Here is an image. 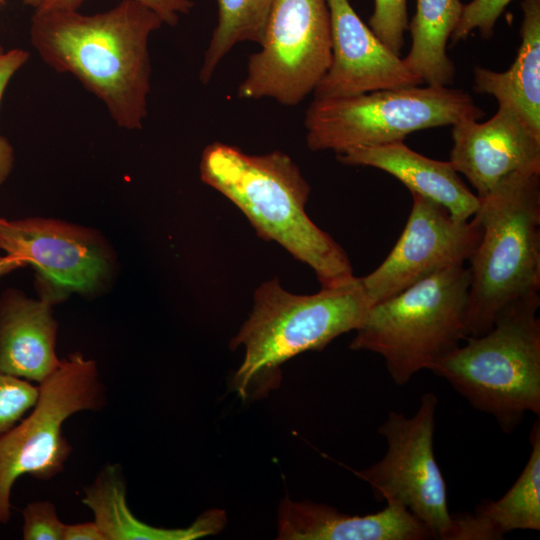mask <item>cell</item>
Masks as SVG:
<instances>
[{
    "label": "cell",
    "instance_id": "cell-1",
    "mask_svg": "<svg viewBox=\"0 0 540 540\" xmlns=\"http://www.w3.org/2000/svg\"><path fill=\"white\" fill-rule=\"evenodd\" d=\"M162 24L136 0L94 15L35 10L30 41L44 63L94 94L117 126L139 130L151 88L149 39Z\"/></svg>",
    "mask_w": 540,
    "mask_h": 540
},
{
    "label": "cell",
    "instance_id": "cell-2",
    "mask_svg": "<svg viewBox=\"0 0 540 540\" xmlns=\"http://www.w3.org/2000/svg\"><path fill=\"white\" fill-rule=\"evenodd\" d=\"M199 171L202 182L235 204L261 238L279 243L311 267L321 288L355 278L344 249L308 217L311 188L287 154L251 155L213 142L203 150Z\"/></svg>",
    "mask_w": 540,
    "mask_h": 540
},
{
    "label": "cell",
    "instance_id": "cell-3",
    "mask_svg": "<svg viewBox=\"0 0 540 540\" xmlns=\"http://www.w3.org/2000/svg\"><path fill=\"white\" fill-rule=\"evenodd\" d=\"M482 235L469 258L468 336L540 305V171L504 178L475 213Z\"/></svg>",
    "mask_w": 540,
    "mask_h": 540
},
{
    "label": "cell",
    "instance_id": "cell-4",
    "mask_svg": "<svg viewBox=\"0 0 540 540\" xmlns=\"http://www.w3.org/2000/svg\"><path fill=\"white\" fill-rule=\"evenodd\" d=\"M371 306L358 277L309 295L284 290L278 278L264 282L254 293L248 319L230 342L232 349L244 347L233 389L242 399L268 393L279 385L284 362L356 330Z\"/></svg>",
    "mask_w": 540,
    "mask_h": 540
},
{
    "label": "cell",
    "instance_id": "cell-5",
    "mask_svg": "<svg viewBox=\"0 0 540 540\" xmlns=\"http://www.w3.org/2000/svg\"><path fill=\"white\" fill-rule=\"evenodd\" d=\"M469 281L468 268L453 266L372 305L350 348L380 355L393 382L405 385L468 337Z\"/></svg>",
    "mask_w": 540,
    "mask_h": 540
},
{
    "label": "cell",
    "instance_id": "cell-6",
    "mask_svg": "<svg viewBox=\"0 0 540 540\" xmlns=\"http://www.w3.org/2000/svg\"><path fill=\"white\" fill-rule=\"evenodd\" d=\"M475 409L512 431L526 412L540 415V319L537 311L499 318L480 336H468L432 366Z\"/></svg>",
    "mask_w": 540,
    "mask_h": 540
},
{
    "label": "cell",
    "instance_id": "cell-7",
    "mask_svg": "<svg viewBox=\"0 0 540 540\" xmlns=\"http://www.w3.org/2000/svg\"><path fill=\"white\" fill-rule=\"evenodd\" d=\"M484 111L465 91L409 86L350 97L314 99L305 113L312 151L347 150L403 140L418 130L479 120Z\"/></svg>",
    "mask_w": 540,
    "mask_h": 540
},
{
    "label": "cell",
    "instance_id": "cell-8",
    "mask_svg": "<svg viewBox=\"0 0 540 540\" xmlns=\"http://www.w3.org/2000/svg\"><path fill=\"white\" fill-rule=\"evenodd\" d=\"M105 390L97 364L74 352L39 383L32 410L0 437V524L11 516V491L16 480L28 474L50 480L64 469L72 447L62 426L73 414L100 409Z\"/></svg>",
    "mask_w": 540,
    "mask_h": 540
},
{
    "label": "cell",
    "instance_id": "cell-9",
    "mask_svg": "<svg viewBox=\"0 0 540 540\" xmlns=\"http://www.w3.org/2000/svg\"><path fill=\"white\" fill-rule=\"evenodd\" d=\"M259 45L248 58L237 96L298 105L313 93L331 63L327 0H276Z\"/></svg>",
    "mask_w": 540,
    "mask_h": 540
},
{
    "label": "cell",
    "instance_id": "cell-10",
    "mask_svg": "<svg viewBox=\"0 0 540 540\" xmlns=\"http://www.w3.org/2000/svg\"><path fill=\"white\" fill-rule=\"evenodd\" d=\"M0 251L33 266L39 298L53 306L72 294L99 295L116 272V256L98 230L54 218H3Z\"/></svg>",
    "mask_w": 540,
    "mask_h": 540
},
{
    "label": "cell",
    "instance_id": "cell-11",
    "mask_svg": "<svg viewBox=\"0 0 540 540\" xmlns=\"http://www.w3.org/2000/svg\"><path fill=\"white\" fill-rule=\"evenodd\" d=\"M437 402L436 395L427 392L411 417L390 411L378 429L387 441L386 454L355 473L370 485L378 500L404 506L432 538L447 540L452 515L433 445Z\"/></svg>",
    "mask_w": 540,
    "mask_h": 540
},
{
    "label": "cell",
    "instance_id": "cell-12",
    "mask_svg": "<svg viewBox=\"0 0 540 540\" xmlns=\"http://www.w3.org/2000/svg\"><path fill=\"white\" fill-rule=\"evenodd\" d=\"M411 194L412 208L399 239L384 261L361 278L372 305L435 273L464 265L480 241L476 216L456 219L437 202Z\"/></svg>",
    "mask_w": 540,
    "mask_h": 540
},
{
    "label": "cell",
    "instance_id": "cell-13",
    "mask_svg": "<svg viewBox=\"0 0 540 540\" xmlns=\"http://www.w3.org/2000/svg\"><path fill=\"white\" fill-rule=\"evenodd\" d=\"M331 20V63L313 91L314 99L350 97L423 82L357 15L348 0H327Z\"/></svg>",
    "mask_w": 540,
    "mask_h": 540
},
{
    "label": "cell",
    "instance_id": "cell-14",
    "mask_svg": "<svg viewBox=\"0 0 540 540\" xmlns=\"http://www.w3.org/2000/svg\"><path fill=\"white\" fill-rule=\"evenodd\" d=\"M450 163L481 199L504 178L540 171V135L510 107L499 105L486 122L468 119L453 125Z\"/></svg>",
    "mask_w": 540,
    "mask_h": 540
},
{
    "label": "cell",
    "instance_id": "cell-15",
    "mask_svg": "<svg viewBox=\"0 0 540 540\" xmlns=\"http://www.w3.org/2000/svg\"><path fill=\"white\" fill-rule=\"evenodd\" d=\"M367 515H348L321 503L284 497L278 510L280 540H425L431 534L404 506Z\"/></svg>",
    "mask_w": 540,
    "mask_h": 540
},
{
    "label": "cell",
    "instance_id": "cell-16",
    "mask_svg": "<svg viewBox=\"0 0 540 540\" xmlns=\"http://www.w3.org/2000/svg\"><path fill=\"white\" fill-rule=\"evenodd\" d=\"M53 305L16 288L0 295V372L38 384L59 366Z\"/></svg>",
    "mask_w": 540,
    "mask_h": 540
},
{
    "label": "cell",
    "instance_id": "cell-17",
    "mask_svg": "<svg viewBox=\"0 0 540 540\" xmlns=\"http://www.w3.org/2000/svg\"><path fill=\"white\" fill-rule=\"evenodd\" d=\"M345 165L380 169L396 177L411 193L444 206L459 220H469L480 206V198L462 181L450 161L423 156L403 140L376 146L357 147L337 154Z\"/></svg>",
    "mask_w": 540,
    "mask_h": 540
},
{
    "label": "cell",
    "instance_id": "cell-18",
    "mask_svg": "<svg viewBox=\"0 0 540 540\" xmlns=\"http://www.w3.org/2000/svg\"><path fill=\"white\" fill-rule=\"evenodd\" d=\"M83 492L82 502L93 512L106 540H192L216 534L226 523L224 511L218 509L203 513L187 528H157L142 522L128 508L125 480L117 464L106 465Z\"/></svg>",
    "mask_w": 540,
    "mask_h": 540
},
{
    "label": "cell",
    "instance_id": "cell-19",
    "mask_svg": "<svg viewBox=\"0 0 540 540\" xmlns=\"http://www.w3.org/2000/svg\"><path fill=\"white\" fill-rule=\"evenodd\" d=\"M529 439V459L512 487L498 500L480 504L473 515H452L448 540H498L514 530H540L539 420Z\"/></svg>",
    "mask_w": 540,
    "mask_h": 540
},
{
    "label": "cell",
    "instance_id": "cell-20",
    "mask_svg": "<svg viewBox=\"0 0 540 540\" xmlns=\"http://www.w3.org/2000/svg\"><path fill=\"white\" fill-rule=\"evenodd\" d=\"M521 43L517 56L504 72L476 67L474 89L513 109L540 135V0H523Z\"/></svg>",
    "mask_w": 540,
    "mask_h": 540
},
{
    "label": "cell",
    "instance_id": "cell-21",
    "mask_svg": "<svg viewBox=\"0 0 540 540\" xmlns=\"http://www.w3.org/2000/svg\"><path fill=\"white\" fill-rule=\"evenodd\" d=\"M462 7L460 0H417L408 25L411 49L402 59L407 69L427 85L448 86L453 82L455 66L447 55V44Z\"/></svg>",
    "mask_w": 540,
    "mask_h": 540
},
{
    "label": "cell",
    "instance_id": "cell-22",
    "mask_svg": "<svg viewBox=\"0 0 540 540\" xmlns=\"http://www.w3.org/2000/svg\"><path fill=\"white\" fill-rule=\"evenodd\" d=\"M218 21L204 52L199 79L207 84L220 62L241 42L260 44L276 0H216Z\"/></svg>",
    "mask_w": 540,
    "mask_h": 540
},
{
    "label": "cell",
    "instance_id": "cell-23",
    "mask_svg": "<svg viewBox=\"0 0 540 540\" xmlns=\"http://www.w3.org/2000/svg\"><path fill=\"white\" fill-rule=\"evenodd\" d=\"M38 397L39 384L0 372V437L32 410Z\"/></svg>",
    "mask_w": 540,
    "mask_h": 540
},
{
    "label": "cell",
    "instance_id": "cell-24",
    "mask_svg": "<svg viewBox=\"0 0 540 540\" xmlns=\"http://www.w3.org/2000/svg\"><path fill=\"white\" fill-rule=\"evenodd\" d=\"M369 25L390 50L400 55L408 29L407 0H374Z\"/></svg>",
    "mask_w": 540,
    "mask_h": 540
},
{
    "label": "cell",
    "instance_id": "cell-25",
    "mask_svg": "<svg viewBox=\"0 0 540 540\" xmlns=\"http://www.w3.org/2000/svg\"><path fill=\"white\" fill-rule=\"evenodd\" d=\"M512 0H472L463 4L461 16L451 34L454 44L478 29L485 38L492 36L494 26L504 9Z\"/></svg>",
    "mask_w": 540,
    "mask_h": 540
},
{
    "label": "cell",
    "instance_id": "cell-26",
    "mask_svg": "<svg viewBox=\"0 0 540 540\" xmlns=\"http://www.w3.org/2000/svg\"><path fill=\"white\" fill-rule=\"evenodd\" d=\"M22 514L24 540H63L66 524L58 518L52 502H31L25 506Z\"/></svg>",
    "mask_w": 540,
    "mask_h": 540
},
{
    "label": "cell",
    "instance_id": "cell-27",
    "mask_svg": "<svg viewBox=\"0 0 540 540\" xmlns=\"http://www.w3.org/2000/svg\"><path fill=\"white\" fill-rule=\"evenodd\" d=\"M30 54L20 48L5 50L0 45V102L14 74L27 63ZM14 150L10 142L0 135V187L10 176L14 167Z\"/></svg>",
    "mask_w": 540,
    "mask_h": 540
},
{
    "label": "cell",
    "instance_id": "cell-28",
    "mask_svg": "<svg viewBox=\"0 0 540 540\" xmlns=\"http://www.w3.org/2000/svg\"><path fill=\"white\" fill-rule=\"evenodd\" d=\"M84 0H45L42 5L35 9L41 11L51 10H78ZM154 12L163 23L175 26L179 21L180 14H187L194 6L192 0H136Z\"/></svg>",
    "mask_w": 540,
    "mask_h": 540
},
{
    "label": "cell",
    "instance_id": "cell-29",
    "mask_svg": "<svg viewBox=\"0 0 540 540\" xmlns=\"http://www.w3.org/2000/svg\"><path fill=\"white\" fill-rule=\"evenodd\" d=\"M63 540H106L95 521L65 525Z\"/></svg>",
    "mask_w": 540,
    "mask_h": 540
},
{
    "label": "cell",
    "instance_id": "cell-30",
    "mask_svg": "<svg viewBox=\"0 0 540 540\" xmlns=\"http://www.w3.org/2000/svg\"><path fill=\"white\" fill-rule=\"evenodd\" d=\"M24 266L18 258L0 253V278Z\"/></svg>",
    "mask_w": 540,
    "mask_h": 540
},
{
    "label": "cell",
    "instance_id": "cell-31",
    "mask_svg": "<svg viewBox=\"0 0 540 540\" xmlns=\"http://www.w3.org/2000/svg\"><path fill=\"white\" fill-rule=\"evenodd\" d=\"M44 1L45 0H23L24 4L31 6L34 9L39 8Z\"/></svg>",
    "mask_w": 540,
    "mask_h": 540
},
{
    "label": "cell",
    "instance_id": "cell-32",
    "mask_svg": "<svg viewBox=\"0 0 540 540\" xmlns=\"http://www.w3.org/2000/svg\"><path fill=\"white\" fill-rule=\"evenodd\" d=\"M3 218L0 217V221L2 220Z\"/></svg>",
    "mask_w": 540,
    "mask_h": 540
},
{
    "label": "cell",
    "instance_id": "cell-33",
    "mask_svg": "<svg viewBox=\"0 0 540 540\" xmlns=\"http://www.w3.org/2000/svg\"><path fill=\"white\" fill-rule=\"evenodd\" d=\"M1 1V0H0Z\"/></svg>",
    "mask_w": 540,
    "mask_h": 540
}]
</instances>
